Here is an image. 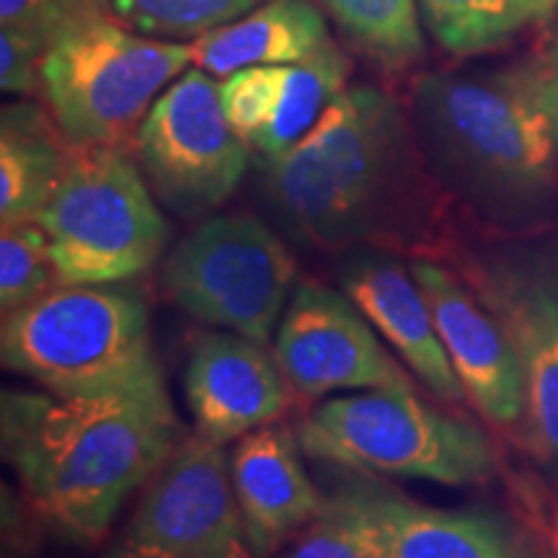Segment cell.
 Segmentation results:
<instances>
[{"instance_id": "cell-9", "label": "cell", "mask_w": 558, "mask_h": 558, "mask_svg": "<svg viewBox=\"0 0 558 558\" xmlns=\"http://www.w3.org/2000/svg\"><path fill=\"white\" fill-rule=\"evenodd\" d=\"M222 445L179 439L101 558H251Z\"/></svg>"}, {"instance_id": "cell-2", "label": "cell", "mask_w": 558, "mask_h": 558, "mask_svg": "<svg viewBox=\"0 0 558 558\" xmlns=\"http://www.w3.org/2000/svg\"><path fill=\"white\" fill-rule=\"evenodd\" d=\"M414 145L393 96L349 86L295 148L267 160L269 197L282 220L320 248L403 241Z\"/></svg>"}, {"instance_id": "cell-31", "label": "cell", "mask_w": 558, "mask_h": 558, "mask_svg": "<svg viewBox=\"0 0 558 558\" xmlns=\"http://www.w3.org/2000/svg\"><path fill=\"white\" fill-rule=\"evenodd\" d=\"M550 54L558 60V32H556V41H554V50H550Z\"/></svg>"}, {"instance_id": "cell-29", "label": "cell", "mask_w": 558, "mask_h": 558, "mask_svg": "<svg viewBox=\"0 0 558 558\" xmlns=\"http://www.w3.org/2000/svg\"><path fill=\"white\" fill-rule=\"evenodd\" d=\"M558 9V0H533V21L548 19Z\"/></svg>"}, {"instance_id": "cell-8", "label": "cell", "mask_w": 558, "mask_h": 558, "mask_svg": "<svg viewBox=\"0 0 558 558\" xmlns=\"http://www.w3.org/2000/svg\"><path fill=\"white\" fill-rule=\"evenodd\" d=\"M163 288L202 324L269 344L295 292V262L254 215H209L169 254Z\"/></svg>"}, {"instance_id": "cell-26", "label": "cell", "mask_w": 558, "mask_h": 558, "mask_svg": "<svg viewBox=\"0 0 558 558\" xmlns=\"http://www.w3.org/2000/svg\"><path fill=\"white\" fill-rule=\"evenodd\" d=\"M107 9V0H0V29H19L45 41L70 24Z\"/></svg>"}, {"instance_id": "cell-3", "label": "cell", "mask_w": 558, "mask_h": 558, "mask_svg": "<svg viewBox=\"0 0 558 558\" xmlns=\"http://www.w3.org/2000/svg\"><path fill=\"white\" fill-rule=\"evenodd\" d=\"M411 128L437 177L486 213L527 218L554 202L556 140L520 68L424 75Z\"/></svg>"}, {"instance_id": "cell-11", "label": "cell", "mask_w": 558, "mask_h": 558, "mask_svg": "<svg viewBox=\"0 0 558 558\" xmlns=\"http://www.w3.org/2000/svg\"><path fill=\"white\" fill-rule=\"evenodd\" d=\"M275 357L295 393L326 399L339 390L414 388L393 349L341 292L298 284L275 333Z\"/></svg>"}, {"instance_id": "cell-25", "label": "cell", "mask_w": 558, "mask_h": 558, "mask_svg": "<svg viewBox=\"0 0 558 558\" xmlns=\"http://www.w3.org/2000/svg\"><path fill=\"white\" fill-rule=\"evenodd\" d=\"M275 558H380L365 522L341 492L326 499L316 520L277 550Z\"/></svg>"}, {"instance_id": "cell-6", "label": "cell", "mask_w": 558, "mask_h": 558, "mask_svg": "<svg viewBox=\"0 0 558 558\" xmlns=\"http://www.w3.org/2000/svg\"><path fill=\"white\" fill-rule=\"evenodd\" d=\"M192 62V45L140 34L104 9L50 41L39 86L73 143L122 148Z\"/></svg>"}, {"instance_id": "cell-24", "label": "cell", "mask_w": 558, "mask_h": 558, "mask_svg": "<svg viewBox=\"0 0 558 558\" xmlns=\"http://www.w3.org/2000/svg\"><path fill=\"white\" fill-rule=\"evenodd\" d=\"M60 284L50 239L39 220L3 226L0 233V308H21Z\"/></svg>"}, {"instance_id": "cell-15", "label": "cell", "mask_w": 558, "mask_h": 558, "mask_svg": "<svg viewBox=\"0 0 558 558\" xmlns=\"http://www.w3.org/2000/svg\"><path fill=\"white\" fill-rule=\"evenodd\" d=\"M380 558H522L512 530L484 509L418 505L369 481L339 488Z\"/></svg>"}, {"instance_id": "cell-16", "label": "cell", "mask_w": 558, "mask_h": 558, "mask_svg": "<svg viewBox=\"0 0 558 558\" xmlns=\"http://www.w3.org/2000/svg\"><path fill=\"white\" fill-rule=\"evenodd\" d=\"M300 456L298 432L282 424L254 429L228 456L230 486L256 556H275L326 505Z\"/></svg>"}, {"instance_id": "cell-10", "label": "cell", "mask_w": 558, "mask_h": 558, "mask_svg": "<svg viewBox=\"0 0 558 558\" xmlns=\"http://www.w3.org/2000/svg\"><path fill=\"white\" fill-rule=\"evenodd\" d=\"M135 150L158 197L184 218L226 205L251 156L222 109L218 78L202 68H186L158 96L140 124Z\"/></svg>"}, {"instance_id": "cell-18", "label": "cell", "mask_w": 558, "mask_h": 558, "mask_svg": "<svg viewBox=\"0 0 558 558\" xmlns=\"http://www.w3.org/2000/svg\"><path fill=\"white\" fill-rule=\"evenodd\" d=\"M329 26L311 0H264L233 24L192 41L194 65L215 78L256 65H292L329 41Z\"/></svg>"}, {"instance_id": "cell-13", "label": "cell", "mask_w": 558, "mask_h": 558, "mask_svg": "<svg viewBox=\"0 0 558 558\" xmlns=\"http://www.w3.org/2000/svg\"><path fill=\"white\" fill-rule=\"evenodd\" d=\"M427 298L439 341L448 352L465 399L499 427H512L527 414L525 375L512 341L484 300L435 262L411 264Z\"/></svg>"}, {"instance_id": "cell-22", "label": "cell", "mask_w": 558, "mask_h": 558, "mask_svg": "<svg viewBox=\"0 0 558 558\" xmlns=\"http://www.w3.org/2000/svg\"><path fill=\"white\" fill-rule=\"evenodd\" d=\"M424 24L452 54H481L530 24L518 0H418Z\"/></svg>"}, {"instance_id": "cell-14", "label": "cell", "mask_w": 558, "mask_h": 558, "mask_svg": "<svg viewBox=\"0 0 558 558\" xmlns=\"http://www.w3.org/2000/svg\"><path fill=\"white\" fill-rule=\"evenodd\" d=\"M267 347L222 329L194 341L184 396L199 437L226 445L284 416L292 386Z\"/></svg>"}, {"instance_id": "cell-17", "label": "cell", "mask_w": 558, "mask_h": 558, "mask_svg": "<svg viewBox=\"0 0 558 558\" xmlns=\"http://www.w3.org/2000/svg\"><path fill=\"white\" fill-rule=\"evenodd\" d=\"M344 295L362 311L411 373L445 401H463L448 352L439 341L429 303L414 271L386 254L357 256L341 269Z\"/></svg>"}, {"instance_id": "cell-12", "label": "cell", "mask_w": 558, "mask_h": 558, "mask_svg": "<svg viewBox=\"0 0 558 558\" xmlns=\"http://www.w3.org/2000/svg\"><path fill=\"white\" fill-rule=\"evenodd\" d=\"M478 292L522 365L533 448L558 460V251L497 256L481 269Z\"/></svg>"}, {"instance_id": "cell-7", "label": "cell", "mask_w": 558, "mask_h": 558, "mask_svg": "<svg viewBox=\"0 0 558 558\" xmlns=\"http://www.w3.org/2000/svg\"><path fill=\"white\" fill-rule=\"evenodd\" d=\"M60 284H120L148 271L171 226L122 148L73 143L60 186L39 215Z\"/></svg>"}, {"instance_id": "cell-20", "label": "cell", "mask_w": 558, "mask_h": 558, "mask_svg": "<svg viewBox=\"0 0 558 558\" xmlns=\"http://www.w3.org/2000/svg\"><path fill=\"white\" fill-rule=\"evenodd\" d=\"M347 78L349 62L331 39L305 60L279 68L267 124L254 150L275 160L295 148L349 88Z\"/></svg>"}, {"instance_id": "cell-4", "label": "cell", "mask_w": 558, "mask_h": 558, "mask_svg": "<svg viewBox=\"0 0 558 558\" xmlns=\"http://www.w3.org/2000/svg\"><path fill=\"white\" fill-rule=\"evenodd\" d=\"M3 367L54 396H99L160 375L148 305L117 284H58L5 313Z\"/></svg>"}, {"instance_id": "cell-23", "label": "cell", "mask_w": 558, "mask_h": 558, "mask_svg": "<svg viewBox=\"0 0 558 558\" xmlns=\"http://www.w3.org/2000/svg\"><path fill=\"white\" fill-rule=\"evenodd\" d=\"M264 0H107L124 26L158 39H190L233 24Z\"/></svg>"}, {"instance_id": "cell-19", "label": "cell", "mask_w": 558, "mask_h": 558, "mask_svg": "<svg viewBox=\"0 0 558 558\" xmlns=\"http://www.w3.org/2000/svg\"><path fill=\"white\" fill-rule=\"evenodd\" d=\"M73 140L29 101L0 111V226L39 220L68 169Z\"/></svg>"}, {"instance_id": "cell-30", "label": "cell", "mask_w": 558, "mask_h": 558, "mask_svg": "<svg viewBox=\"0 0 558 558\" xmlns=\"http://www.w3.org/2000/svg\"><path fill=\"white\" fill-rule=\"evenodd\" d=\"M518 3L522 5V9L527 11V16H530V21H533V0H518Z\"/></svg>"}, {"instance_id": "cell-1", "label": "cell", "mask_w": 558, "mask_h": 558, "mask_svg": "<svg viewBox=\"0 0 558 558\" xmlns=\"http://www.w3.org/2000/svg\"><path fill=\"white\" fill-rule=\"evenodd\" d=\"M3 458L26 499L65 538L96 546L179 445L163 373L99 396L5 390Z\"/></svg>"}, {"instance_id": "cell-21", "label": "cell", "mask_w": 558, "mask_h": 558, "mask_svg": "<svg viewBox=\"0 0 558 558\" xmlns=\"http://www.w3.org/2000/svg\"><path fill=\"white\" fill-rule=\"evenodd\" d=\"M324 5L380 65L403 68L422 58L418 0H324Z\"/></svg>"}, {"instance_id": "cell-27", "label": "cell", "mask_w": 558, "mask_h": 558, "mask_svg": "<svg viewBox=\"0 0 558 558\" xmlns=\"http://www.w3.org/2000/svg\"><path fill=\"white\" fill-rule=\"evenodd\" d=\"M45 52L47 45L34 34L0 29V88L13 96L32 94L39 86Z\"/></svg>"}, {"instance_id": "cell-28", "label": "cell", "mask_w": 558, "mask_h": 558, "mask_svg": "<svg viewBox=\"0 0 558 558\" xmlns=\"http://www.w3.org/2000/svg\"><path fill=\"white\" fill-rule=\"evenodd\" d=\"M520 70L533 96L538 99L543 114H546L558 148V60L548 52L543 60L527 62Z\"/></svg>"}, {"instance_id": "cell-5", "label": "cell", "mask_w": 558, "mask_h": 558, "mask_svg": "<svg viewBox=\"0 0 558 558\" xmlns=\"http://www.w3.org/2000/svg\"><path fill=\"white\" fill-rule=\"evenodd\" d=\"M295 432L305 456L357 473L473 486L497 469V450L484 429L429 407L414 388L326 399Z\"/></svg>"}]
</instances>
